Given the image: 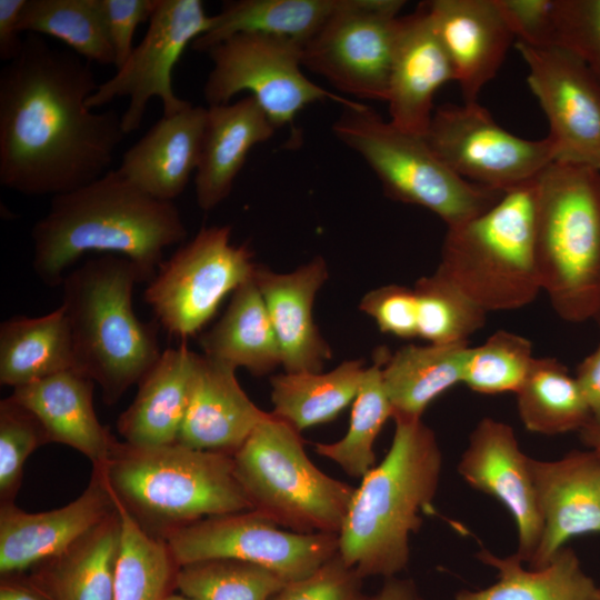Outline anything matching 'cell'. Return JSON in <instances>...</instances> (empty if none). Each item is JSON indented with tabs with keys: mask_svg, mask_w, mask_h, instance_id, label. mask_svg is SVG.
Listing matches in <instances>:
<instances>
[{
	"mask_svg": "<svg viewBox=\"0 0 600 600\" xmlns=\"http://www.w3.org/2000/svg\"><path fill=\"white\" fill-rule=\"evenodd\" d=\"M421 600H423V599H421Z\"/></svg>",
	"mask_w": 600,
	"mask_h": 600,
	"instance_id": "obj_56",
	"label": "cell"
},
{
	"mask_svg": "<svg viewBox=\"0 0 600 600\" xmlns=\"http://www.w3.org/2000/svg\"><path fill=\"white\" fill-rule=\"evenodd\" d=\"M364 600H421L410 579L388 578L381 589Z\"/></svg>",
	"mask_w": 600,
	"mask_h": 600,
	"instance_id": "obj_50",
	"label": "cell"
},
{
	"mask_svg": "<svg viewBox=\"0 0 600 600\" xmlns=\"http://www.w3.org/2000/svg\"><path fill=\"white\" fill-rule=\"evenodd\" d=\"M553 46L576 53L600 78V0H554Z\"/></svg>",
	"mask_w": 600,
	"mask_h": 600,
	"instance_id": "obj_43",
	"label": "cell"
},
{
	"mask_svg": "<svg viewBox=\"0 0 600 600\" xmlns=\"http://www.w3.org/2000/svg\"><path fill=\"white\" fill-rule=\"evenodd\" d=\"M178 567L231 559L267 568L284 581L314 572L338 553V534L298 533L254 510L208 517L163 539Z\"/></svg>",
	"mask_w": 600,
	"mask_h": 600,
	"instance_id": "obj_12",
	"label": "cell"
},
{
	"mask_svg": "<svg viewBox=\"0 0 600 600\" xmlns=\"http://www.w3.org/2000/svg\"><path fill=\"white\" fill-rule=\"evenodd\" d=\"M93 471L134 520L161 539L208 517L251 510L233 454L226 452L178 442L142 448L114 438L107 462Z\"/></svg>",
	"mask_w": 600,
	"mask_h": 600,
	"instance_id": "obj_4",
	"label": "cell"
},
{
	"mask_svg": "<svg viewBox=\"0 0 600 600\" xmlns=\"http://www.w3.org/2000/svg\"><path fill=\"white\" fill-rule=\"evenodd\" d=\"M186 237L173 201L149 196L113 169L52 197L31 230L32 268L42 283L56 287L83 254L98 252L129 259L149 282L164 250Z\"/></svg>",
	"mask_w": 600,
	"mask_h": 600,
	"instance_id": "obj_2",
	"label": "cell"
},
{
	"mask_svg": "<svg viewBox=\"0 0 600 600\" xmlns=\"http://www.w3.org/2000/svg\"><path fill=\"white\" fill-rule=\"evenodd\" d=\"M542 517L539 546L528 563L538 569L573 537L600 533V459L591 450H573L558 460L530 458Z\"/></svg>",
	"mask_w": 600,
	"mask_h": 600,
	"instance_id": "obj_18",
	"label": "cell"
},
{
	"mask_svg": "<svg viewBox=\"0 0 600 600\" xmlns=\"http://www.w3.org/2000/svg\"><path fill=\"white\" fill-rule=\"evenodd\" d=\"M270 412L243 391L236 369L197 354L186 416L178 443L233 454Z\"/></svg>",
	"mask_w": 600,
	"mask_h": 600,
	"instance_id": "obj_23",
	"label": "cell"
},
{
	"mask_svg": "<svg viewBox=\"0 0 600 600\" xmlns=\"http://www.w3.org/2000/svg\"><path fill=\"white\" fill-rule=\"evenodd\" d=\"M537 182L507 191L490 209L446 233L437 270L486 312L523 308L542 291Z\"/></svg>",
	"mask_w": 600,
	"mask_h": 600,
	"instance_id": "obj_7",
	"label": "cell"
},
{
	"mask_svg": "<svg viewBox=\"0 0 600 600\" xmlns=\"http://www.w3.org/2000/svg\"><path fill=\"white\" fill-rule=\"evenodd\" d=\"M74 370L62 306L38 317L12 316L0 324V383L14 388Z\"/></svg>",
	"mask_w": 600,
	"mask_h": 600,
	"instance_id": "obj_32",
	"label": "cell"
},
{
	"mask_svg": "<svg viewBox=\"0 0 600 600\" xmlns=\"http://www.w3.org/2000/svg\"><path fill=\"white\" fill-rule=\"evenodd\" d=\"M328 279V266L314 257L287 273L257 264L253 280L276 332L284 372H321L331 349L313 321L316 296Z\"/></svg>",
	"mask_w": 600,
	"mask_h": 600,
	"instance_id": "obj_22",
	"label": "cell"
},
{
	"mask_svg": "<svg viewBox=\"0 0 600 600\" xmlns=\"http://www.w3.org/2000/svg\"><path fill=\"white\" fill-rule=\"evenodd\" d=\"M343 0H234L212 16L210 29L191 48L207 52L240 33H259L303 46L341 7Z\"/></svg>",
	"mask_w": 600,
	"mask_h": 600,
	"instance_id": "obj_30",
	"label": "cell"
},
{
	"mask_svg": "<svg viewBox=\"0 0 600 600\" xmlns=\"http://www.w3.org/2000/svg\"><path fill=\"white\" fill-rule=\"evenodd\" d=\"M139 282L144 279L132 261L102 254L68 272L61 283L74 370L100 387L108 404L138 384L162 352L158 322H143L133 310Z\"/></svg>",
	"mask_w": 600,
	"mask_h": 600,
	"instance_id": "obj_5",
	"label": "cell"
},
{
	"mask_svg": "<svg viewBox=\"0 0 600 600\" xmlns=\"http://www.w3.org/2000/svg\"><path fill=\"white\" fill-rule=\"evenodd\" d=\"M469 341L407 344L387 356L382 380L393 419H421L428 406L462 382Z\"/></svg>",
	"mask_w": 600,
	"mask_h": 600,
	"instance_id": "obj_31",
	"label": "cell"
},
{
	"mask_svg": "<svg viewBox=\"0 0 600 600\" xmlns=\"http://www.w3.org/2000/svg\"><path fill=\"white\" fill-rule=\"evenodd\" d=\"M516 396L519 418L534 433L580 431L592 419L576 378L556 358H534Z\"/></svg>",
	"mask_w": 600,
	"mask_h": 600,
	"instance_id": "obj_35",
	"label": "cell"
},
{
	"mask_svg": "<svg viewBox=\"0 0 600 600\" xmlns=\"http://www.w3.org/2000/svg\"><path fill=\"white\" fill-rule=\"evenodd\" d=\"M93 391V380L70 369L14 388L10 396L38 418L49 442L71 447L100 469L116 437L97 417Z\"/></svg>",
	"mask_w": 600,
	"mask_h": 600,
	"instance_id": "obj_25",
	"label": "cell"
},
{
	"mask_svg": "<svg viewBox=\"0 0 600 600\" xmlns=\"http://www.w3.org/2000/svg\"><path fill=\"white\" fill-rule=\"evenodd\" d=\"M477 557L497 570L498 580L477 591L461 590L456 600H600V587L571 548L563 547L538 569L524 568L516 553L499 557L482 549Z\"/></svg>",
	"mask_w": 600,
	"mask_h": 600,
	"instance_id": "obj_33",
	"label": "cell"
},
{
	"mask_svg": "<svg viewBox=\"0 0 600 600\" xmlns=\"http://www.w3.org/2000/svg\"><path fill=\"white\" fill-rule=\"evenodd\" d=\"M391 447L356 488L338 534V553L363 579L392 578L410 559V536L431 509L442 452L421 419L394 418Z\"/></svg>",
	"mask_w": 600,
	"mask_h": 600,
	"instance_id": "obj_3",
	"label": "cell"
},
{
	"mask_svg": "<svg viewBox=\"0 0 600 600\" xmlns=\"http://www.w3.org/2000/svg\"><path fill=\"white\" fill-rule=\"evenodd\" d=\"M449 81H454L453 67L421 2L414 12L399 18L386 100L389 121L424 137L434 94Z\"/></svg>",
	"mask_w": 600,
	"mask_h": 600,
	"instance_id": "obj_20",
	"label": "cell"
},
{
	"mask_svg": "<svg viewBox=\"0 0 600 600\" xmlns=\"http://www.w3.org/2000/svg\"><path fill=\"white\" fill-rule=\"evenodd\" d=\"M579 433L583 444L600 459V422L591 419Z\"/></svg>",
	"mask_w": 600,
	"mask_h": 600,
	"instance_id": "obj_52",
	"label": "cell"
},
{
	"mask_svg": "<svg viewBox=\"0 0 600 600\" xmlns=\"http://www.w3.org/2000/svg\"><path fill=\"white\" fill-rule=\"evenodd\" d=\"M496 3L516 42L553 46L554 0H496Z\"/></svg>",
	"mask_w": 600,
	"mask_h": 600,
	"instance_id": "obj_46",
	"label": "cell"
},
{
	"mask_svg": "<svg viewBox=\"0 0 600 600\" xmlns=\"http://www.w3.org/2000/svg\"><path fill=\"white\" fill-rule=\"evenodd\" d=\"M423 4L464 102L478 101L514 38L496 0H432Z\"/></svg>",
	"mask_w": 600,
	"mask_h": 600,
	"instance_id": "obj_21",
	"label": "cell"
},
{
	"mask_svg": "<svg viewBox=\"0 0 600 600\" xmlns=\"http://www.w3.org/2000/svg\"><path fill=\"white\" fill-rule=\"evenodd\" d=\"M458 472L470 487L507 508L518 531L516 554L529 563L543 523L530 458L521 450L513 429L493 418H482L469 436Z\"/></svg>",
	"mask_w": 600,
	"mask_h": 600,
	"instance_id": "obj_17",
	"label": "cell"
},
{
	"mask_svg": "<svg viewBox=\"0 0 600 600\" xmlns=\"http://www.w3.org/2000/svg\"><path fill=\"white\" fill-rule=\"evenodd\" d=\"M274 130L251 96L208 107L201 154L194 173L197 203L202 211L214 209L230 194L250 150L269 140Z\"/></svg>",
	"mask_w": 600,
	"mask_h": 600,
	"instance_id": "obj_26",
	"label": "cell"
},
{
	"mask_svg": "<svg viewBox=\"0 0 600 600\" xmlns=\"http://www.w3.org/2000/svg\"><path fill=\"white\" fill-rule=\"evenodd\" d=\"M363 360H347L329 372H284L271 378L274 417L299 432L327 423L353 402L361 386Z\"/></svg>",
	"mask_w": 600,
	"mask_h": 600,
	"instance_id": "obj_34",
	"label": "cell"
},
{
	"mask_svg": "<svg viewBox=\"0 0 600 600\" xmlns=\"http://www.w3.org/2000/svg\"><path fill=\"white\" fill-rule=\"evenodd\" d=\"M536 258L541 290L564 321L600 312V171L553 161L538 177Z\"/></svg>",
	"mask_w": 600,
	"mask_h": 600,
	"instance_id": "obj_6",
	"label": "cell"
},
{
	"mask_svg": "<svg viewBox=\"0 0 600 600\" xmlns=\"http://www.w3.org/2000/svg\"><path fill=\"white\" fill-rule=\"evenodd\" d=\"M212 24L200 0H158L148 29L127 61L88 98L90 109L100 108L116 98H129L121 114L126 134L139 129L152 98L162 103L163 116H173L192 103L173 90L172 72L186 48L206 33Z\"/></svg>",
	"mask_w": 600,
	"mask_h": 600,
	"instance_id": "obj_15",
	"label": "cell"
},
{
	"mask_svg": "<svg viewBox=\"0 0 600 600\" xmlns=\"http://www.w3.org/2000/svg\"><path fill=\"white\" fill-rule=\"evenodd\" d=\"M197 354L184 342L161 352L139 381L133 401L117 420V430L126 443L146 448L178 441Z\"/></svg>",
	"mask_w": 600,
	"mask_h": 600,
	"instance_id": "obj_27",
	"label": "cell"
},
{
	"mask_svg": "<svg viewBox=\"0 0 600 600\" xmlns=\"http://www.w3.org/2000/svg\"><path fill=\"white\" fill-rule=\"evenodd\" d=\"M114 510L100 474L62 508L27 512L14 502L0 507V572L14 574L64 552Z\"/></svg>",
	"mask_w": 600,
	"mask_h": 600,
	"instance_id": "obj_19",
	"label": "cell"
},
{
	"mask_svg": "<svg viewBox=\"0 0 600 600\" xmlns=\"http://www.w3.org/2000/svg\"><path fill=\"white\" fill-rule=\"evenodd\" d=\"M207 114L208 108L191 104L162 116L123 153L117 170L149 196L173 201L197 171Z\"/></svg>",
	"mask_w": 600,
	"mask_h": 600,
	"instance_id": "obj_24",
	"label": "cell"
},
{
	"mask_svg": "<svg viewBox=\"0 0 600 600\" xmlns=\"http://www.w3.org/2000/svg\"><path fill=\"white\" fill-rule=\"evenodd\" d=\"M119 546L120 519L114 507L64 552L33 567L32 586L49 600H113Z\"/></svg>",
	"mask_w": 600,
	"mask_h": 600,
	"instance_id": "obj_28",
	"label": "cell"
},
{
	"mask_svg": "<svg viewBox=\"0 0 600 600\" xmlns=\"http://www.w3.org/2000/svg\"><path fill=\"white\" fill-rule=\"evenodd\" d=\"M158 0H100L114 67L119 69L133 51L137 28L149 22Z\"/></svg>",
	"mask_w": 600,
	"mask_h": 600,
	"instance_id": "obj_47",
	"label": "cell"
},
{
	"mask_svg": "<svg viewBox=\"0 0 600 600\" xmlns=\"http://www.w3.org/2000/svg\"><path fill=\"white\" fill-rule=\"evenodd\" d=\"M423 138L456 174L501 192L534 180L556 160L548 136L512 134L478 101L436 108Z\"/></svg>",
	"mask_w": 600,
	"mask_h": 600,
	"instance_id": "obj_13",
	"label": "cell"
},
{
	"mask_svg": "<svg viewBox=\"0 0 600 600\" xmlns=\"http://www.w3.org/2000/svg\"><path fill=\"white\" fill-rule=\"evenodd\" d=\"M586 166L591 167L593 169H597L600 171V154L593 158L590 162H588Z\"/></svg>",
	"mask_w": 600,
	"mask_h": 600,
	"instance_id": "obj_54",
	"label": "cell"
},
{
	"mask_svg": "<svg viewBox=\"0 0 600 600\" xmlns=\"http://www.w3.org/2000/svg\"><path fill=\"white\" fill-rule=\"evenodd\" d=\"M400 0H343L302 48V66L339 91L386 101Z\"/></svg>",
	"mask_w": 600,
	"mask_h": 600,
	"instance_id": "obj_14",
	"label": "cell"
},
{
	"mask_svg": "<svg viewBox=\"0 0 600 600\" xmlns=\"http://www.w3.org/2000/svg\"><path fill=\"white\" fill-rule=\"evenodd\" d=\"M332 132L366 161L389 198L430 210L448 228L478 217L506 193L459 177L423 137L397 128L364 103L343 107Z\"/></svg>",
	"mask_w": 600,
	"mask_h": 600,
	"instance_id": "obj_9",
	"label": "cell"
},
{
	"mask_svg": "<svg viewBox=\"0 0 600 600\" xmlns=\"http://www.w3.org/2000/svg\"><path fill=\"white\" fill-rule=\"evenodd\" d=\"M90 62L28 33L0 71V184L58 196L107 173L126 133L113 110L87 106L99 83Z\"/></svg>",
	"mask_w": 600,
	"mask_h": 600,
	"instance_id": "obj_1",
	"label": "cell"
},
{
	"mask_svg": "<svg viewBox=\"0 0 600 600\" xmlns=\"http://www.w3.org/2000/svg\"><path fill=\"white\" fill-rule=\"evenodd\" d=\"M388 351L380 348L353 400L346 436L332 443H316L318 454L339 464L353 478H362L376 464L374 441L383 424L393 417V408L384 389L382 367Z\"/></svg>",
	"mask_w": 600,
	"mask_h": 600,
	"instance_id": "obj_38",
	"label": "cell"
},
{
	"mask_svg": "<svg viewBox=\"0 0 600 600\" xmlns=\"http://www.w3.org/2000/svg\"><path fill=\"white\" fill-rule=\"evenodd\" d=\"M0 600H49L34 586L27 587L13 582H3L0 588Z\"/></svg>",
	"mask_w": 600,
	"mask_h": 600,
	"instance_id": "obj_51",
	"label": "cell"
},
{
	"mask_svg": "<svg viewBox=\"0 0 600 600\" xmlns=\"http://www.w3.org/2000/svg\"><path fill=\"white\" fill-rule=\"evenodd\" d=\"M574 378L592 420L600 422V344L579 363Z\"/></svg>",
	"mask_w": 600,
	"mask_h": 600,
	"instance_id": "obj_49",
	"label": "cell"
},
{
	"mask_svg": "<svg viewBox=\"0 0 600 600\" xmlns=\"http://www.w3.org/2000/svg\"><path fill=\"white\" fill-rule=\"evenodd\" d=\"M203 354L234 369L263 376L281 364L279 342L253 280L233 293L220 320L199 338Z\"/></svg>",
	"mask_w": 600,
	"mask_h": 600,
	"instance_id": "obj_29",
	"label": "cell"
},
{
	"mask_svg": "<svg viewBox=\"0 0 600 600\" xmlns=\"http://www.w3.org/2000/svg\"><path fill=\"white\" fill-rule=\"evenodd\" d=\"M27 0H0V59L6 63L16 59L23 44L19 21Z\"/></svg>",
	"mask_w": 600,
	"mask_h": 600,
	"instance_id": "obj_48",
	"label": "cell"
},
{
	"mask_svg": "<svg viewBox=\"0 0 600 600\" xmlns=\"http://www.w3.org/2000/svg\"><path fill=\"white\" fill-rule=\"evenodd\" d=\"M418 338L434 344L468 341L487 312L436 270L413 286Z\"/></svg>",
	"mask_w": 600,
	"mask_h": 600,
	"instance_id": "obj_40",
	"label": "cell"
},
{
	"mask_svg": "<svg viewBox=\"0 0 600 600\" xmlns=\"http://www.w3.org/2000/svg\"><path fill=\"white\" fill-rule=\"evenodd\" d=\"M211 62L203 96L208 107L226 104L248 92L278 129L292 126L307 106L330 99L357 102L319 87L302 71V47L259 33L236 34L207 51Z\"/></svg>",
	"mask_w": 600,
	"mask_h": 600,
	"instance_id": "obj_11",
	"label": "cell"
},
{
	"mask_svg": "<svg viewBox=\"0 0 600 600\" xmlns=\"http://www.w3.org/2000/svg\"><path fill=\"white\" fill-rule=\"evenodd\" d=\"M163 600H194L192 598H189L182 593H169L166 596V598Z\"/></svg>",
	"mask_w": 600,
	"mask_h": 600,
	"instance_id": "obj_53",
	"label": "cell"
},
{
	"mask_svg": "<svg viewBox=\"0 0 600 600\" xmlns=\"http://www.w3.org/2000/svg\"><path fill=\"white\" fill-rule=\"evenodd\" d=\"M286 583L261 566L212 559L179 567L174 586L194 600H271Z\"/></svg>",
	"mask_w": 600,
	"mask_h": 600,
	"instance_id": "obj_39",
	"label": "cell"
},
{
	"mask_svg": "<svg viewBox=\"0 0 600 600\" xmlns=\"http://www.w3.org/2000/svg\"><path fill=\"white\" fill-rule=\"evenodd\" d=\"M359 307L380 331L401 339L418 338L413 288L389 284L373 289L363 296Z\"/></svg>",
	"mask_w": 600,
	"mask_h": 600,
	"instance_id": "obj_45",
	"label": "cell"
},
{
	"mask_svg": "<svg viewBox=\"0 0 600 600\" xmlns=\"http://www.w3.org/2000/svg\"><path fill=\"white\" fill-rule=\"evenodd\" d=\"M542 108L556 160L586 166L600 154V78L572 51L516 42Z\"/></svg>",
	"mask_w": 600,
	"mask_h": 600,
	"instance_id": "obj_16",
	"label": "cell"
},
{
	"mask_svg": "<svg viewBox=\"0 0 600 600\" xmlns=\"http://www.w3.org/2000/svg\"><path fill=\"white\" fill-rule=\"evenodd\" d=\"M49 443L38 418L11 396L0 401V500L12 503L28 457Z\"/></svg>",
	"mask_w": 600,
	"mask_h": 600,
	"instance_id": "obj_42",
	"label": "cell"
},
{
	"mask_svg": "<svg viewBox=\"0 0 600 600\" xmlns=\"http://www.w3.org/2000/svg\"><path fill=\"white\" fill-rule=\"evenodd\" d=\"M233 460L251 510L293 532L339 534L356 488L318 469L288 422L270 412Z\"/></svg>",
	"mask_w": 600,
	"mask_h": 600,
	"instance_id": "obj_8",
	"label": "cell"
},
{
	"mask_svg": "<svg viewBox=\"0 0 600 600\" xmlns=\"http://www.w3.org/2000/svg\"><path fill=\"white\" fill-rule=\"evenodd\" d=\"M361 580L337 553L311 574L287 582L271 600H364Z\"/></svg>",
	"mask_w": 600,
	"mask_h": 600,
	"instance_id": "obj_44",
	"label": "cell"
},
{
	"mask_svg": "<svg viewBox=\"0 0 600 600\" xmlns=\"http://www.w3.org/2000/svg\"><path fill=\"white\" fill-rule=\"evenodd\" d=\"M19 28L52 37L90 63L114 66L100 0H27Z\"/></svg>",
	"mask_w": 600,
	"mask_h": 600,
	"instance_id": "obj_37",
	"label": "cell"
},
{
	"mask_svg": "<svg viewBox=\"0 0 600 600\" xmlns=\"http://www.w3.org/2000/svg\"><path fill=\"white\" fill-rule=\"evenodd\" d=\"M246 244L231 243L230 226L202 227L163 260L144 290L157 321L181 338L198 333L229 294L253 278Z\"/></svg>",
	"mask_w": 600,
	"mask_h": 600,
	"instance_id": "obj_10",
	"label": "cell"
},
{
	"mask_svg": "<svg viewBox=\"0 0 600 600\" xmlns=\"http://www.w3.org/2000/svg\"><path fill=\"white\" fill-rule=\"evenodd\" d=\"M111 498L120 519L113 600H163L171 582L176 583L179 569L167 542L148 533L112 494Z\"/></svg>",
	"mask_w": 600,
	"mask_h": 600,
	"instance_id": "obj_36",
	"label": "cell"
},
{
	"mask_svg": "<svg viewBox=\"0 0 600 600\" xmlns=\"http://www.w3.org/2000/svg\"><path fill=\"white\" fill-rule=\"evenodd\" d=\"M533 359L528 338L498 330L482 344L468 348L462 383L481 394L517 393Z\"/></svg>",
	"mask_w": 600,
	"mask_h": 600,
	"instance_id": "obj_41",
	"label": "cell"
},
{
	"mask_svg": "<svg viewBox=\"0 0 600 600\" xmlns=\"http://www.w3.org/2000/svg\"><path fill=\"white\" fill-rule=\"evenodd\" d=\"M597 319H598V320H599V322H600V312H599V314H598Z\"/></svg>",
	"mask_w": 600,
	"mask_h": 600,
	"instance_id": "obj_55",
	"label": "cell"
}]
</instances>
